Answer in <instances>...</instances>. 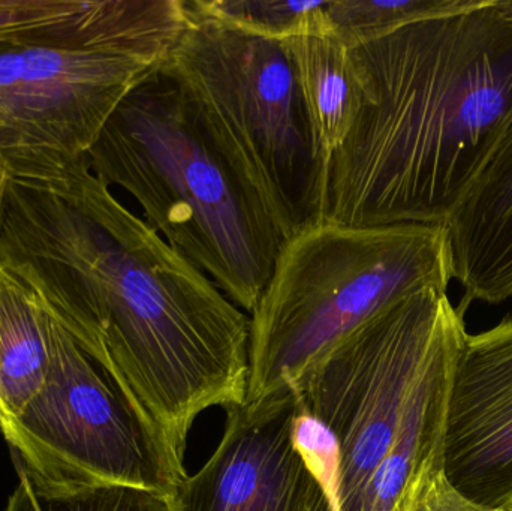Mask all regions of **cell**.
Listing matches in <instances>:
<instances>
[{
    "label": "cell",
    "instance_id": "3957f363",
    "mask_svg": "<svg viewBox=\"0 0 512 511\" xmlns=\"http://www.w3.org/2000/svg\"><path fill=\"white\" fill-rule=\"evenodd\" d=\"M189 23L185 0H0V180L54 182L86 161Z\"/></svg>",
    "mask_w": 512,
    "mask_h": 511
},
{
    "label": "cell",
    "instance_id": "8fae6325",
    "mask_svg": "<svg viewBox=\"0 0 512 511\" xmlns=\"http://www.w3.org/2000/svg\"><path fill=\"white\" fill-rule=\"evenodd\" d=\"M463 306L512 297V117L445 222Z\"/></svg>",
    "mask_w": 512,
    "mask_h": 511
},
{
    "label": "cell",
    "instance_id": "ac0fdd59",
    "mask_svg": "<svg viewBox=\"0 0 512 511\" xmlns=\"http://www.w3.org/2000/svg\"><path fill=\"white\" fill-rule=\"evenodd\" d=\"M405 511H493L477 506L463 497L445 477L442 464L433 467L421 479L406 504Z\"/></svg>",
    "mask_w": 512,
    "mask_h": 511
},
{
    "label": "cell",
    "instance_id": "d6986e66",
    "mask_svg": "<svg viewBox=\"0 0 512 511\" xmlns=\"http://www.w3.org/2000/svg\"><path fill=\"white\" fill-rule=\"evenodd\" d=\"M496 5L504 14L512 18V0H496Z\"/></svg>",
    "mask_w": 512,
    "mask_h": 511
},
{
    "label": "cell",
    "instance_id": "9c48e42d",
    "mask_svg": "<svg viewBox=\"0 0 512 511\" xmlns=\"http://www.w3.org/2000/svg\"><path fill=\"white\" fill-rule=\"evenodd\" d=\"M224 411L218 446L197 473L177 483L171 511H343L295 449L291 390Z\"/></svg>",
    "mask_w": 512,
    "mask_h": 511
},
{
    "label": "cell",
    "instance_id": "52a82bcc",
    "mask_svg": "<svg viewBox=\"0 0 512 511\" xmlns=\"http://www.w3.org/2000/svg\"><path fill=\"white\" fill-rule=\"evenodd\" d=\"M447 291H420L379 312L334 344L291 390L340 447L342 509L358 511L394 443L412 390L448 321Z\"/></svg>",
    "mask_w": 512,
    "mask_h": 511
},
{
    "label": "cell",
    "instance_id": "2e32d148",
    "mask_svg": "<svg viewBox=\"0 0 512 511\" xmlns=\"http://www.w3.org/2000/svg\"><path fill=\"white\" fill-rule=\"evenodd\" d=\"M201 11L240 29L285 41L292 36L331 33L327 2L319 0H195Z\"/></svg>",
    "mask_w": 512,
    "mask_h": 511
},
{
    "label": "cell",
    "instance_id": "e0dca14e",
    "mask_svg": "<svg viewBox=\"0 0 512 511\" xmlns=\"http://www.w3.org/2000/svg\"><path fill=\"white\" fill-rule=\"evenodd\" d=\"M18 485L5 511H171L168 498L126 486L47 488L17 468Z\"/></svg>",
    "mask_w": 512,
    "mask_h": 511
},
{
    "label": "cell",
    "instance_id": "9a60e30c",
    "mask_svg": "<svg viewBox=\"0 0 512 511\" xmlns=\"http://www.w3.org/2000/svg\"><path fill=\"white\" fill-rule=\"evenodd\" d=\"M478 0H328L330 30L349 48L412 21L471 8Z\"/></svg>",
    "mask_w": 512,
    "mask_h": 511
},
{
    "label": "cell",
    "instance_id": "5b68a950",
    "mask_svg": "<svg viewBox=\"0 0 512 511\" xmlns=\"http://www.w3.org/2000/svg\"><path fill=\"white\" fill-rule=\"evenodd\" d=\"M185 3L191 23L162 65L204 135L285 242L324 224L328 158L285 45Z\"/></svg>",
    "mask_w": 512,
    "mask_h": 511
},
{
    "label": "cell",
    "instance_id": "30bf717a",
    "mask_svg": "<svg viewBox=\"0 0 512 511\" xmlns=\"http://www.w3.org/2000/svg\"><path fill=\"white\" fill-rule=\"evenodd\" d=\"M442 467L477 506L512 511V317L466 335L451 369Z\"/></svg>",
    "mask_w": 512,
    "mask_h": 511
},
{
    "label": "cell",
    "instance_id": "7c38bea8",
    "mask_svg": "<svg viewBox=\"0 0 512 511\" xmlns=\"http://www.w3.org/2000/svg\"><path fill=\"white\" fill-rule=\"evenodd\" d=\"M463 314L465 308L459 306L439 336L412 390L394 443L373 473L358 511H405L421 479L442 464L451 369L468 335Z\"/></svg>",
    "mask_w": 512,
    "mask_h": 511
},
{
    "label": "cell",
    "instance_id": "6da1fadb",
    "mask_svg": "<svg viewBox=\"0 0 512 511\" xmlns=\"http://www.w3.org/2000/svg\"><path fill=\"white\" fill-rule=\"evenodd\" d=\"M0 266L116 384L182 480L195 420L246 401L251 317L87 159L54 182H6Z\"/></svg>",
    "mask_w": 512,
    "mask_h": 511
},
{
    "label": "cell",
    "instance_id": "4fadbf2b",
    "mask_svg": "<svg viewBox=\"0 0 512 511\" xmlns=\"http://www.w3.org/2000/svg\"><path fill=\"white\" fill-rule=\"evenodd\" d=\"M59 330L38 294L0 266V423L41 392Z\"/></svg>",
    "mask_w": 512,
    "mask_h": 511
},
{
    "label": "cell",
    "instance_id": "7a4b0ae2",
    "mask_svg": "<svg viewBox=\"0 0 512 511\" xmlns=\"http://www.w3.org/2000/svg\"><path fill=\"white\" fill-rule=\"evenodd\" d=\"M351 56L363 102L328 161L325 222L444 225L512 117V18L478 0Z\"/></svg>",
    "mask_w": 512,
    "mask_h": 511
},
{
    "label": "cell",
    "instance_id": "5bb4252c",
    "mask_svg": "<svg viewBox=\"0 0 512 511\" xmlns=\"http://www.w3.org/2000/svg\"><path fill=\"white\" fill-rule=\"evenodd\" d=\"M282 42L294 65L316 140L330 161L348 137L363 102L351 48L333 33L292 36Z\"/></svg>",
    "mask_w": 512,
    "mask_h": 511
},
{
    "label": "cell",
    "instance_id": "8992f818",
    "mask_svg": "<svg viewBox=\"0 0 512 511\" xmlns=\"http://www.w3.org/2000/svg\"><path fill=\"white\" fill-rule=\"evenodd\" d=\"M453 279L445 225L324 224L286 240L251 317L245 402L289 392L352 330Z\"/></svg>",
    "mask_w": 512,
    "mask_h": 511
},
{
    "label": "cell",
    "instance_id": "ba28073f",
    "mask_svg": "<svg viewBox=\"0 0 512 511\" xmlns=\"http://www.w3.org/2000/svg\"><path fill=\"white\" fill-rule=\"evenodd\" d=\"M0 431L17 468L47 488L126 486L170 500L180 482L116 384L62 326L44 387Z\"/></svg>",
    "mask_w": 512,
    "mask_h": 511
},
{
    "label": "cell",
    "instance_id": "ffe728a7",
    "mask_svg": "<svg viewBox=\"0 0 512 511\" xmlns=\"http://www.w3.org/2000/svg\"><path fill=\"white\" fill-rule=\"evenodd\" d=\"M5 180H0V219H2L3 197H5Z\"/></svg>",
    "mask_w": 512,
    "mask_h": 511
},
{
    "label": "cell",
    "instance_id": "277c9868",
    "mask_svg": "<svg viewBox=\"0 0 512 511\" xmlns=\"http://www.w3.org/2000/svg\"><path fill=\"white\" fill-rule=\"evenodd\" d=\"M87 161L108 188L137 200L162 239L252 314L285 239L213 149L162 63L123 96Z\"/></svg>",
    "mask_w": 512,
    "mask_h": 511
}]
</instances>
